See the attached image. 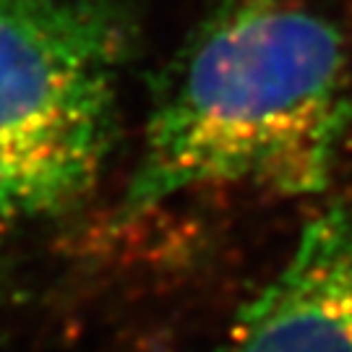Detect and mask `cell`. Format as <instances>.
Returning a JSON list of instances; mask_svg holds the SVG:
<instances>
[{"label": "cell", "mask_w": 352, "mask_h": 352, "mask_svg": "<svg viewBox=\"0 0 352 352\" xmlns=\"http://www.w3.org/2000/svg\"><path fill=\"white\" fill-rule=\"evenodd\" d=\"M350 113V24L300 0H222L151 91L110 235L298 186Z\"/></svg>", "instance_id": "obj_1"}, {"label": "cell", "mask_w": 352, "mask_h": 352, "mask_svg": "<svg viewBox=\"0 0 352 352\" xmlns=\"http://www.w3.org/2000/svg\"><path fill=\"white\" fill-rule=\"evenodd\" d=\"M173 277L162 352H352V113L298 186L136 230Z\"/></svg>", "instance_id": "obj_2"}, {"label": "cell", "mask_w": 352, "mask_h": 352, "mask_svg": "<svg viewBox=\"0 0 352 352\" xmlns=\"http://www.w3.org/2000/svg\"><path fill=\"white\" fill-rule=\"evenodd\" d=\"M139 24V0H0V225L94 193Z\"/></svg>", "instance_id": "obj_3"}, {"label": "cell", "mask_w": 352, "mask_h": 352, "mask_svg": "<svg viewBox=\"0 0 352 352\" xmlns=\"http://www.w3.org/2000/svg\"><path fill=\"white\" fill-rule=\"evenodd\" d=\"M3 292H6V269L0 264V298H3Z\"/></svg>", "instance_id": "obj_4"}]
</instances>
